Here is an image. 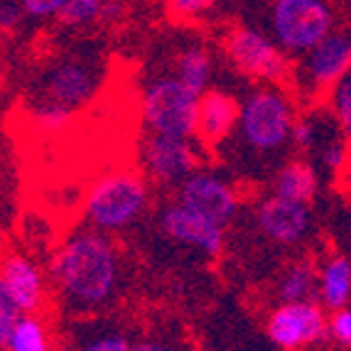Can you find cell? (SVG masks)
Listing matches in <instances>:
<instances>
[{
    "mask_svg": "<svg viewBox=\"0 0 351 351\" xmlns=\"http://www.w3.org/2000/svg\"><path fill=\"white\" fill-rule=\"evenodd\" d=\"M351 69V27H334L319 45L293 62L290 82L295 99L317 104L327 99L337 84Z\"/></svg>",
    "mask_w": 351,
    "mask_h": 351,
    "instance_id": "cell-5",
    "label": "cell"
},
{
    "mask_svg": "<svg viewBox=\"0 0 351 351\" xmlns=\"http://www.w3.org/2000/svg\"><path fill=\"white\" fill-rule=\"evenodd\" d=\"M265 334L282 351L310 349L327 339L329 312L317 300L278 302L265 319Z\"/></svg>",
    "mask_w": 351,
    "mask_h": 351,
    "instance_id": "cell-9",
    "label": "cell"
},
{
    "mask_svg": "<svg viewBox=\"0 0 351 351\" xmlns=\"http://www.w3.org/2000/svg\"><path fill=\"white\" fill-rule=\"evenodd\" d=\"M310 155H315V162L319 170H324L327 175L339 177L344 172H351V145L346 143L344 133L339 130L337 121L329 113L324 118V125L319 130L315 147Z\"/></svg>",
    "mask_w": 351,
    "mask_h": 351,
    "instance_id": "cell-18",
    "label": "cell"
},
{
    "mask_svg": "<svg viewBox=\"0 0 351 351\" xmlns=\"http://www.w3.org/2000/svg\"><path fill=\"white\" fill-rule=\"evenodd\" d=\"M324 118L327 116H312V113L298 116V121H295V125H293L290 147H295V150L302 152V155H310L317 138H319V130H322V125H324Z\"/></svg>",
    "mask_w": 351,
    "mask_h": 351,
    "instance_id": "cell-24",
    "label": "cell"
},
{
    "mask_svg": "<svg viewBox=\"0 0 351 351\" xmlns=\"http://www.w3.org/2000/svg\"><path fill=\"white\" fill-rule=\"evenodd\" d=\"M265 23L290 57H302L334 29V12L327 0H273Z\"/></svg>",
    "mask_w": 351,
    "mask_h": 351,
    "instance_id": "cell-8",
    "label": "cell"
},
{
    "mask_svg": "<svg viewBox=\"0 0 351 351\" xmlns=\"http://www.w3.org/2000/svg\"><path fill=\"white\" fill-rule=\"evenodd\" d=\"M57 351H76V349H71V346H59Z\"/></svg>",
    "mask_w": 351,
    "mask_h": 351,
    "instance_id": "cell-35",
    "label": "cell"
},
{
    "mask_svg": "<svg viewBox=\"0 0 351 351\" xmlns=\"http://www.w3.org/2000/svg\"><path fill=\"white\" fill-rule=\"evenodd\" d=\"M298 121L295 96L280 84H261L241 101L236 145L253 158H273L290 147L293 125Z\"/></svg>",
    "mask_w": 351,
    "mask_h": 351,
    "instance_id": "cell-3",
    "label": "cell"
},
{
    "mask_svg": "<svg viewBox=\"0 0 351 351\" xmlns=\"http://www.w3.org/2000/svg\"><path fill=\"white\" fill-rule=\"evenodd\" d=\"M0 258H3V236H0Z\"/></svg>",
    "mask_w": 351,
    "mask_h": 351,
    "instance_id": "cell-36",
    "label": "cell"
},
{
    "mask_svg": "<svg viewBox=\"0 0 351 351\" xmlns=\"http://www.w3.org/2000/svg\"><path fill=\"white\" fill-rule=\"evenodd\" d=\"M327 111L332 113V118L337 121L339 130L344 133L346 143L351 145V69L344 74L337 86L327 94Z\"/></svg>",
    "mask_w": 351,
    "mask_h": 351,
    "instance_id": "cell-22",
    "label": "cell"
},
{
    "mask_svg": "<svg viewBox=\"0 0 351 351\" xmlns=\"http://www.w3.org/2000/svg\"><path fill=\"white\" fill-rule=\"evenodd\" d=\"M278 302H304L317 298V263L310 258H298L280 270L273 287Z\"/></svg>",
    "mask_w": 351,
    "mask_h": 351,
    "instance_id": "cell-19",
    "label": "cell"
},
{
    "mask_svg": "<svg viewBox=\"0 0 351 351\" xmlns=\"http://www.w3.org/2000/svg\"><path fill=\"white\" fill-rule=\"evenodd\" d=\"M5 351H54L52 334L47 322L40 315H23L12 324L8 341L3 346Z\"/></svg>",
    "mask_w": 351,
    "mask_h": 351,
    "instance_id": "cell-21",
    "label": "cell"
},
{
    "mask_svg": "<svg viewBox=\"0 0 351 351\" xmlns=\"http://www.w3.org/2000/svg\"><path fill=\"white\" fill-rule=\"evenodd\" d=\"M150 204V189L141 172L118 170L101 177L84 202L88 226L104 234H118L143 219Z\"/></svg>",
    "mask_w": 351,
    "mask_h": 351,
    "instance_id": "cell-4",
    "label": "cell"
},
{
    "mask_svg": "<svg viewBox=\"0 0 351 351\" xmlns=\"http://www.w3.org/2000/svg\"><path fill=\"white\" fill-rule=\"evenodd\" d=\"M0 278L18 302L23 315H40L47 304V278L35 261L23 253H8L0 258Z\"/></svg>",
    "mask_w": 351,
    "mask_h": 351,
    "instance_id": "cell-15",
    "label": "cell"
},
{
    "mask_svg": "<svg viewBox=\"0 0 351 351\" xmlns=\"http://www.w3.org/2000/svg\"><path fill=\"white\" fill-rule=\"evenodd\" d=\"M241 101L231 91L223 88H206L199 99V111H197V143L206 152H214L223 147L239 123Z\"/></svg>",
    "mask_w": 351,
    "mask_h": 351,
    "instance_id": "cell-14",
    "label": "cell"
},
{
    "mask_svg": "<svg viewBox=\"0 0 351 351\" xmlns=\"http://www.w3.org/2000/svg\"><path fill=\"white\" fill-rule=\"evenodd\" d=\"M226 59L239 74L258 84H285L295 59L273 37L253 25H234L221 40Z\"/></svg>",
    "mask_w": 351,
    "mask_h": 351,
    "instance_id": "cell-7",
    "label": "cell"
},
{
    "mask_svg": "<svg viewBox=\"0 0 351 351\" xmlns=\"http://www.w3.org/2000/svg\"><path fill=\"white\" fill-rule=\"evenodd\" d=\"M25 12L20 8V3H12V0H0V27L3 29H12L20 23Z\"/></svg>",
    "mask_w": 351,
    "mask_h": 351,
    "instance_id": "cell-31",
    "label": "cell"
},
{
    "mask_svg": "<svg viewBox=\"0 0 351 351\" xmlns=\"http://www.w3.org/2000/svg\"><path fill=\"white\" fill-rule=\"evenodd\" d=\"M317 192H319V172L304 158H290L280 162L270 180V194L300 204H312Z\"/></svg>",
    "mask_w": 351,
    "mask_h": 351,
    "instance_id": "cell-17",
    "label": "cell"
},
{
    "mask_svg": "<svg viewBox=\"0 0 351 351\" xmlns=\"http://www.w3.org/2000/svg\"><path fill=\"white\" fill-rule=\"evenodd\" d=\"M344 236H346V241L351 243V211L346 214V219H344Z\"/></svg>",
    "mask_w": 351,
    "mask_h": 351,
    "instance_id": "cell-34",
    "label": "cell"
},
{
    "mask_svg": "<svg viewBox=\"0 0 351 351\" xmlns=\"http://www.w3.org/2000/svg\"><path fill=\"white\" fill-rule=\"evenodd\" d=\"M121 18V3L116 0H104V10H101V20L106 23H113V20Z\"/></svg>",
    "mask_w": 351,
    "mask_h": 351,
    "instance_id": "cell-32",
    "label": "cell"
},
{
    "mask_svg": "<svg viewBox=\"0 0 351 351\" xmlns=\"http://www.w3.org/2000/svg\"><path fill=\"white\" fill-rule=\"evenodd\" d=\"M0 317H3L5 322H18L20 317H23L18 302H15V298L10 295V290H8L3 278H0Z\"/></svg>",
    "mask_w": 351,
    "mask_h": 351,
    "instance_id": "cell-30",
    "label": "cell"
},
{
    "mask_svg": "<svg viewBox=\"0 0 351 351\" xmlns=\"http://www.w3.org/2000/svg\"><path fill=\"white\" fill-rule=\"evenodd\" d=\"M204 147L194 138H170V135L147 133L143 141V167L150 182L160 187L177 189L192 172L202 167Z\"/></svg>",
    "mask_w": 351,
    "mask_h": 351,
    "instance_id": "cell-10",
    "label": "cell"
},
{
    "mask_svg": "<svg viewBox=\"0 0 351 351\" xmlns=\"http://www.w3.org/2000/svg\"><path fill=\"white\" fill-rule=\"evenodd\" d=\"M49 278L71 315H96L116 302L123 285V261L111 236L82 226L59 243Z\"/></svg>",
    "mask_w": 351,
    "mask_h": 351,
    "instance_id": "cell-1",
    "label": "cell"
},
{
    "mask_svg": "<svg viewBox=\"0 0 351 351\" xmlns=\"http://www.w3.org/2000/svg\"><path fill=\"white\" fill-rule=\"evenodd\" d=\"M23 12L32 20H49L59 18V12L64 10L69 0H18Z\"/></svg>",
    "mask_w": 351,
    "mask_h": 351,
    "instance_id": "cell-28",
    "label": "cell"
},
{
    "mask_svg": "<svg viewBox=\"0 0 351 351\" xmlns=\"http://www.w3.org/2000/svg\"><path fill=\"white\" fill-rule=\"evenodd\" d=\"M12 324H15V322H5V319H3V317H0V349H3V346H5V341H8V334H10Z\"/></svg>",
    "mask_w": 351,
    "mask_h": 351,
    "instance_id": "cell-33",
    "label": "cell"
},
{
    "mask_svg": "<svg viewBox=\"0 0 351 351\" xmlns=\"http://www.w3.org/2000/svg\"><path fill=\"white\" fill-rule=\"evenodd\" d=\"M101 10H104V0H69L57 20L64 27L79 29L101 20Z\"/></svg>",
    "mask_w": 351,
    "mask_h": 351,
    "instance_id": "cell-23",
    "label": "cell"
},
{
    "mask_svg": "<svg viewBox=\"0 0 351 351\" xmlns=\"http://www.w3.org/2000/svg\"><path fill=\"white\" fill-rule=\"evenodd\" d=\"M130 346H133V341H130L123 332H118V329H113V327H106V329H96V332H91L88 337H84L79 351H130Z\"/></svg>",
    "mask_w": 351,
    "mask_h": 351,
    "instance_id": "cell-25",
    "label": "cell"
},
{
    "mask_svg": "<svg viewBox=\"0 0 351 351\" xmlns=\"http://www.w3.org/2000/svg\"><path fill=\"white\" fill-rule=\"evenodd\" d=\"M158 221L162 234L170 241L180 243L184 248L199 251L206 258H219L226 246V228L219 223L209 221L206 217L197 214V211L187 209L177 199L167 202L160 209Z\"/></svg>",
    "mask_w": 351,
    "mask_h": 351,
    "instance_id": "cell-13",
    "label": "cell"
},
{
    "mask_svg": "<svg viewBox=\"0 0 351 351\" xmlns=\"http://www.w3.org/2000/svg\"><path fill=\"white\" fill-rule=\"evenodd\" d=\"M317 302L327 312L351 304V258L346 253H329L317 263Z\"/></svg>",
    "mask_w": 351,
    "mask_h": 351,
    "instance_id": "cell-16",
    "label": "cell"
},
{
    "mask_svg": "<svg viewBox=\"0 0 351 351\" xmlns=\"http://www.w3.org/2000/svg\"><path fill=\"white\" fill-rule=\"evenodd\" d=\"M211 71H214V64H211V54L204 45H187L182 47L175 57V66H172L170 74H175L184 86H189L197 94H204L209 88L211 82Z\"/></svg>",
    "mask_w": 351,
    "mask_h": 351,
    "instance_id": "cell-20",
    "label": "cell"
},
{
    "mask_svg": "<svg viewBox=\"0 0 351 351\" xmlns=\"http://www.w3.org/2000/svg\"><path fill=\"white\" fill-rule=\"evenodd\" d=\"M199 99L202 96L184 86L175 74L155 76L141 99V116L147 133L197 138Z\"/></svg>",
    "mask_w": 351,
    "mask_h": 351,
    "instance_id": "cell-6",
    "label": "cell"
},
{
    "mask_svg": "<svg viewBox=\"0 0 351 351\" xmlns=\"http://www.w3.org/2000/svg\"><path fill=\"white\" fill-rule=\"evenodd\" d=\"M327 339H332L339 349L351 351V304L349 307H341L337 312H329Z\"/></svg>",
    "mask_w": 351,
    "mask_h": 351,
    "instance_id": "cell-27",
    "label": "cell"
},
{
    "mask_svg": "<svg viewBox=\"0 0 351 351\" xmlns=\"http://www.w3.org/2000/svg\"><path fill=\"white\" fill-rule=\"evenodd\" d=\"M253 223L258 234L263 236L268 243L280 248L300 246L312 228V211L310 204H300L268 194L263 199L256 202L253 209Z\"/></svg>",
    "mask_w": 351,
    "mask_h": 351,
    "instance_id": "cell-12",
    "label": "cell"
},
{
    "mask_svg": "<svg viewBox=\"0 0 351 351\" xmlns=\"http://www.w3.org/2000/svg\"><path fill=\"white\" fill-rule=\"evenodd\" d=\"M175 199L223 228L239 217L241 209V197L234 184L226 177L204 167H199L182 182L175 189Z\"/></svg>",
    "mask_w": 351,
    "mask_h": 351,
    "instance_id": "cell-11",
    "label": "cell"
},
{
    "mask_svg": "<svg viewBox=\"0 0 351 351\" xmlns=\"http://www.w3.org/2000/svg\"><path fill=\"white\" fill-rule=\"evenodd\" d=\"M130 351H184L177 341L167 339V337H143V339L133 341Z\"/></svg>",
    "mask_w": 351,
    "mask_h": 351,
    "instance_id": "cell-29",
    "label": "cell"
},
{
    "mask_svg": "<svg viewBox=\"0 0 351 351\" xmlns=\"http://www.w3.org/2000/svg\"><path fill=\"white\" fill-rule=\"evenodd\" d=\"M99 64L94 57H59L52 59L35 79L32 121L37 128L57 133L74 121V116L96 99L101 86Z\"/></svg>",
    "mask_w": 351,
    "mask_h": 351,
    "instance_id": "cell-2",
    "label": "cell"
},
{
    "mask_svg": "<svg viewBox=\"0 0 351 351\" xmlns=\"http://www.w3.org/2000/svg\"><path fill=\"white\" fill-rule=\"evenodd\" d=\"M219 0H167V12H170L172 20L194 23V20H202L204 15H209Z\"/></svg>",
    "mask_w": 351,
    "mask_h": 351,
    "instance_id": "cell-26",
    "label": "cell"
}]
</instances>
